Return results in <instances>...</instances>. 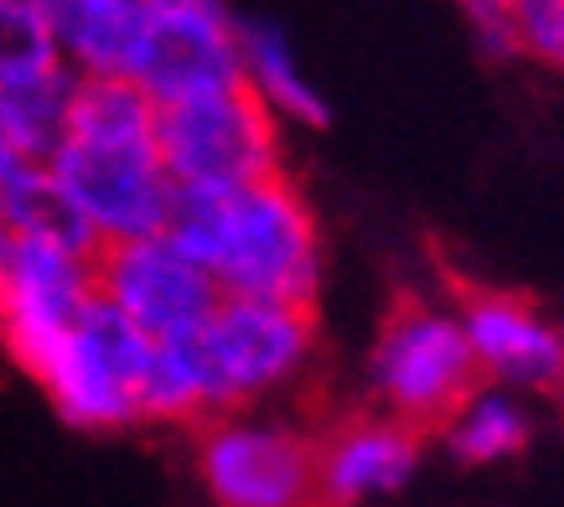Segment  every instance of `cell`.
I'll use <instances>...</instances> for the list:
<instances>
[{
  "label": "cell",
  "instance_id": "obj_2",
  "mask_svg": "<svg viewBox=\"0 0 564 507\" xmlns=\"http://www.w3.org/2000/svg\"><path fill=\"white\" fill-rule=\"evenodd\" d=\"M42 171L99 249L166 234L176 186L155 151V104L135 84H73L68 125Z\"/></svg>",
  "mask_w": 564,
  "mask_h": 507
},
{
  "label": "cell",
  "instance_id": "obj_18",
  "mask_svg": "<svg viewBox=\"0 0 564 507\" xmlns=\"http://www.w3.org/2000/svg\"><path fill=\"white\" fill-rule=\"evenodd\" d=\"M466 26H471V36H477L481 57H492V63L518 57L513 0H471V6H466Z\"/></svg>",
  "mask_w": 564,
  "mask_h": 507
},
{
  "label": "cell",
  "instance_id": "obj_10",
  "mask_svg": "<svg viewBox=\"0 0 564 507\" xmlns=\"http://www.w3.org/2000/svg\"><path fill=\"white\" fill-rule=\"evenodd\" d=\"M94 301V259L52 249V244H11L0 274V342L21 368H36L57 353L78 316Z\"/></svg>",
  "mask_w": 564,
  "mask_h": 507
},
{
  "label": "cell",
  "instance_id": "obj_8",
  "mask_svg": "<svg viewBox=\"0 0 564 507\" xmlns=\"http://www.w3.org/2000/svg\"><path fill=\"white\" fill-rule=\"evenodd\" d=\"M94 295L120 311L145 342H187L218 311V285L172 234L130 238L94 254Z\"/></svg>",
  "mask_w": 564,
  "mask_h": 507
},
{
  "label": "cell",
  "instance_id": "obj_16",
  "mask_svg": "<svg viewBox=\"0 0 564 507\" xmlns=\"http://www.w3.org/2000/svg\"><path fill=\"white\" fill-rule=\"evenodd\" d=\"M57 42L42 0H0V94L57 73Z\"/></svg>",
  "mask_w": 564,
  "mask_h": 507
},
{
  "label": "cell",
  "instance_id": "obj_20",
  "mask_svg": "<svg viewBox=\"0 0 564 507\" xmlns=\"http://www.w3.org/2000/svg\"><path fill=\"white\" fill-rule=\"evenodd\" d=\"M554 393H560V409H564V384H560V389H554Z\"/></svg>",
  "mask_w": 564,
  "mask_h": 507
},
{
  "label": "cell",
  "instance_id": "obj_19",
  "mask_svg": "<svg viewBox=\"0 0 564 507\" xmlns=\"http://www.w3.org/2000/svg\"><path fill=\"white\" fill-rule=\"evenodd\" d=\"M6 259H11V238H6V228H0V274H6Z\"/></svg>",
  "mask_w": 564,
  "mask_h": 507
},
{
  "label": "cell",
  "instance_id": "obj_17",
  "mask_svg": "<svg viewBox=\"0 0 564 507\" xmlns=\"http://www.w3.org/2000/svg\"><path fill=\"white\" fill-rule=\"evenodd\" d=\"M518 57H539L564 73V0H513Z\"/></svg>",
  "mask_w": 564,
  "mask_h": 507
},
{
  "label": "cell",
  "instance_id": "obj_15",
  "mask_svg": "<svg viewBox=\"0 0 564 507\" xmlns=\"http://www.w3.org/2000/svg\"><path fill=\"white\" fill-rule=\"evenodd\" d=\"M435 435H441L445 456L462 461V466H502V461H513L529 451L533 414H529V404H523V393L481 384Z\"/></svg>",
  "mask_w": 564,
  "mask_h": 507
},
{
  "label": "cell",
  "instance_id": "obj_5",
  "mask_svg": "<svg viewBox=\"0 0 564 507\" xmlns=\"http://www.w3.org/2000/svg\"><path fill=\"white\" fill-rule=\"evenodd\" d=\"M192 476L207 507H322L316 430L291 409L192 424Z\"/></svg>",
  "mask_w": 564,
  "mask_h": 507
},
{
  "label": "cell",
  "instance_id": "obj_14",
  "mask_svg": "<svg viewBox=\"0 0 564 507\" xmlns=\"http://www.w3.org/2000/svg\"><path fill=\"white\" fill-rule=\"evenodd\" d=\"M239 73H243V88L270 109L280 130H291V125L322 130L326 119H332L322 88L311 84V73L301 68L295 42L285 36V26L239 17Z\"/></svg>",
  "mask_w": 564,
  "mask_h": 507
},
{
  "label": "cell",
  "instance_id": "obj_1",
  "mask_svg": "<svg viewBox=\"0 0 564 507\" xmlns=\"http://www.w3.org/2000/svg\"><path fill=\"white\" fill-rule=\"evenodd\" d=\"M166 234L218 285L223 301H274L316 311L326 238L291 171L223 192H176Z\"/></svg>",
  "mask_w": 564,
  "mask_h": 507
},
{
  "label": "cell",
  "instance_id": "obj_13",
  "mask_svg": "<svg viewBox=\"0 0 564 507\" xmlns=\"http://www.w3.org/2000/svg\"><path fill=\"white\" fill-rule=\"evenodd\" d=\"M47 21L63 73L78 84H130L145 32V0H52Z\"/></svg>",
  "mask_w": 564,
  "mask_h": 507
},
{
  "label": "cell",
  "instance_id": "obj_3",
  "mask_svg": "<svg viewBox=\"0 0 564 507\" xmlns=\"http://www.w3.org/2000/svg\"><path fill=\"white\" fill-rule=\"evenodd\" d=\"M203 414H249L280 409L285 393L306 384L322 353L316 311L274 301H218L197 337H187Z\"/></svg>",
  "mask_w": 564,
  "mask_h": 507
},
{
  "label": "cell",
  "instance_id": "obj_7",
  "mask_svg": "<svg viewBox=\"0 0 564 507\" xmlns=\"http://www.w3.org/2000/svg\"><path fill=\"white\" fill-rule=\"evenodd\" d=\"M151 347L155 342H145L120 311L94 295L78 326L36 368V384L73 430H124L140 424V378Z\"/></svg>",
  "mask_w": 564,
  "mask_h": 507
},
{
  "label": "cell",
  "instance_id": "obj_12",
  "mask_svg": "<svg viewBox=\"0 0 564 507\" xmlns=\"http://www.w3.org/2000/svg\"><path fill=\"white\" fill-rule=\"evenodd\" d=\"M425 466V435L378 409L343 414L316 435L322 507H368L404 492Z\"/></svg>",
  "mask_w": 564,
  "mask_h": 507
},
{
  "label": "cell",
  "instance_id": "obj_9",
  "mask_svg": "<svg viewBox=\"0 0 564 507\" xmlns=\"http://www.w3.org/2000/svg\"><path fill=\"white\" fill-rule=\"evenodd\" d=\"M130 84L155 109L239 88V17L218 0H145Z\"/></svg>",
  "mask_w": 564,
  "mask_h": 507
},
{
  "label": "cell",
  "instance_id": "obj_4",
  "mask_svg": "<svg viewBox=\"0 0 564 507\" xmlns=\"http://www.w3.org/2000/svg\"><path fill=\"white\" fill-rule=\"evenodd\" d=\"M477 389L481 378L456 305L430 295L393 301L368 347V393L378 414L430 435Z\"/></svg>",
  "mask_w": 564,
  "mask_h": 507
},
{
  "label": "cell",
  "instance_id": "obj_11",
  "mask_svg": "<svg viewBox=\"0 0 564 507\" xmlns=\"http://www.w3.org/2000/svg\"><path fill=\"white\" fill-rule=\"evenodd\" d=\"M477 378L492 389H560L564 384V322L518 290H462L456 301Z\"/></svg>",
  "mask_w": 564,
  "mask_h": 507
},
{
  "label": "cell",
  "instance_id": "obj_6",
  "mask_svg": "<svg viewBox=\"0 0 564 507\" xmlns=\"http://www.w3.org/2000/svg\"><path fill=\"white\" fill-rule=\"evenodd\" d=\"M155 151L176 192H223L285 171V130L239 84L155 109Z\"/></svg>",
  "mask_w": 564,
  "mask_h": 507
}]
</instances>
